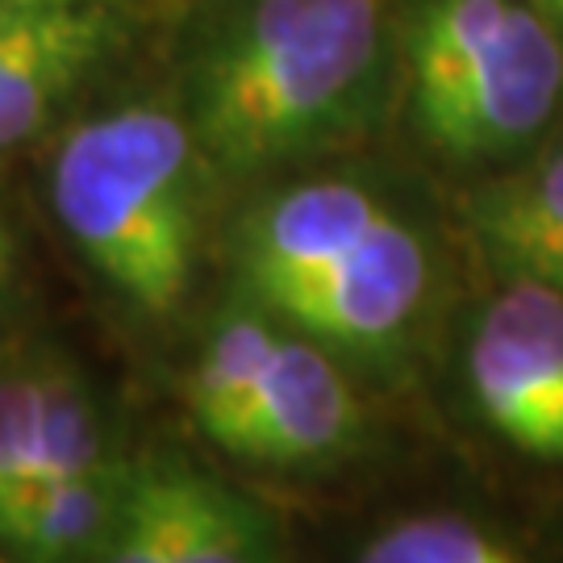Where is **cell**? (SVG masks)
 I'll return each mask as SVG.
<instances>
[{
  "mask_svg": "<svg viewBox=\"0 0 563 563\" xmlns=\"http://www.w3.org/2000/svg\"><path fill=\"white\" fill-rule=\"evenodd\" d=\"M551 21H555V30L563 34V0H551Z\"/></svg>",
  "mask_w": 563,
  "mask_h": 563,
  "instance_id": "cell-15",
  "label": "cell"
},
{
  "mask_svg": "<svg viewBox=\"0 0 563 563\" xmlns=\"http://www.w3.org/2000/svg\"><path fill=\"white\" fill-rule=\"evenodd\" d=\"M125 460L34 488L0 514V543L21 560H101L125 484Z\"/></svg>",
  "mask_w": 563,
  "mask_h": 563,
  "instance_id": "cell-9",
  "label": "cell"
},
{
  "mask_svg": "<svg viewBox=\"0 0 563 563\" xmlns=\"http://www.w3.org/2000/svg\"><path fill=\"white\" fill-rule=\"evenodd\" d=\"M121 18V4H80V9H42V13H0V71L38 59L63 42L80 38L104 21Z\"/></svg>",
  "mask_w": 563,
  "mask_h": 563,
  "instance_id": "cell-12",
  "label": "cell"
},
{
  "mask_svg": "<svg viewBox=\"0 0 563 563\" xmlns=\"http://www.w3.org/2000/svg\"><path fill=\"white\" fill-rule=\"evenodd\" d=\"M80 4H125V0H0V13H42V9H80Z\"/></svg>",
  "mask_w": 563,
  "mask_h": 563,
  "instance_id": "cell-13",
  "label": "cell"
},
{
  "mask_svg": "<svg viewBox=\"0 0 563 563\" xmlns=\"http://www.w3.org/2000/svg\"><path fill=\"white\" fill-rule=\"evenodd\" d=\"M234 297L342 363L393 367L434 292V251L380 192L346 176L267 188L230 225Z\"/></svg>",
  "mask_w": 563,
  "mask_h": 563,
  "instance_id": "cell-2",
  "label": "cell"
},
{
  "mask_svg": "<svg viewBox=\"0 0 563 563\" xmlns=\"http://www.w3.org/2000/svg\"><path fill=\"white\" fill-rule=\"evenodd\" d=\"M355 560L363 563H518L526 560V547L518 534L501 526L434 509V514H409L397 522L380 526L355 547Z\"/></svg>",
  "mask_w": 563,
  "mask_h": 563,
  "instance_id": "cell-10",
  "label": "cell"
},
{
  "mask_svg": "<svg viewBox=\"0 0 563 563\" xmlns=\"http://www.w3.org/2000/svg\"><path fill=\"white\" fill-rule=\"evenodd\" d=\"M280 555L267 509L184 460L125 467L101 560L113 563H255Z\"/></svg>",
  "mask_w": 563,
  "mask_h": 563,
  "instance_id": "cell-7",
  "label": "cell"
},
{
  "mask_svg": "<svg viewBox=\"0 0 563 563\" xmlns=\"http://www.w3.org/2000/svg\"><path fill=\"white\" fill-rule=\"evenodd\" d=\"M463 225L497 280L563 292V146H539L463 197Z\"/></svg>",
  "mask_w": 563,
  "mask_h": 563,
  "instance_id": "cell-8",
  "label": "cell"
},
{
  "mask_svg": "<svg viewBox=\"0 0 563 563\" xmlns=\"http://www.w3.org/2000/svg\"><path fill=\"white\" fill-rule=\"evenodd\" d=\"M209 176L180 109L130 101L63 134L51 205L121 301L142 318H172L197 280Z\"/></svg>",
  "mask_w": 563,
  "mask_h": 563,
  "instance_id": "cell-3",
  "label": "cell"
},
{
  "mask_svg": "<svg viewBox=\"0 0 563 563\" xmlns=\"http://www.w3.org/2000/svg\"><path fill=\"white\" fill-rule=\"evenodd\" d=\"M397 80L426 151L455 167H509L560 118L563 34L526 0H409Z\"/></svg>",
  "mask_w": 563,
  "mask_h": 563,
  "instance_id": "cell-4",
  "label": "cell"
},
{
  "mask_svg": "<svg viewBox=\"0 0 563 563\" xmlns=\"http://www.w3.org/2000/svg\"><path fill=\"white\" fill-rule=\"evenodd\" d=\"M388 80V0H222L184 51L176 109L205 167L246 180L363 139Z\"/></svg>",
  "mask_w": 563,
  "mask_h": 563,
  "instance_id": "cell-1",
  "label": "cell"
},
{
  "mask_svg": "<svg viewBox=\"0 0 563 563\" xmlns=\"http://www.w3.org/2000/svg\"><path fill=\"white\" fill-rule=\"evenodd\" d=\"M463 380L501 443L539 463H563V292L501 280L472 318Z\"/></svg>",
  "mask_w": 563,
  "mask_h": 563,
  "instance_id": "cell-5",
  "label": "cell"
},
{
  "mask_svg": "<svg viewBox=\"0 0 563 563\" xmlns=\"http://www.w3.org/2000/svg\"><path fill=\"white\" fill-rule=\"evenodd\" d=\"M13 272H18V242L9 234V225L0 222V305L13 288Z\"/></svg>",
  "mask_w": 563,
  "mask_h": 563,
  "instance_id": "cell-14",
  "label": "cell"
},
{
  "mask_svg": "<svg viewBox=\"0 0 563 563\" xmlns=\"http://www.w3.org/2000/svg\"><path fill=\"white\" fill-rule=\"evenodd\" d=\"M363 439V405L325 346L280 325L260 372L209 443L260 467H330Z\"/></svg>",
  "mask_w": 563,
  "mask_h": 563,
  "instance_id": "cell-6",
  "label": "cell"
},
{
  "mask_svg": "<svg viewBox=\"0 0 563 563\" xmlns=\"http://www.w3.org/2000/svg\"><path fill=\"white\" fill-rule=\"evenodd\" d=\"M55 380L59 363H34L0 376V509L25 488L38 463Z\"/></svg>",
  "mask_w": 563,
  "mask_h": 563,
  "instance_id": "cell-11",
  "label": "cell"
}]
</instances>
